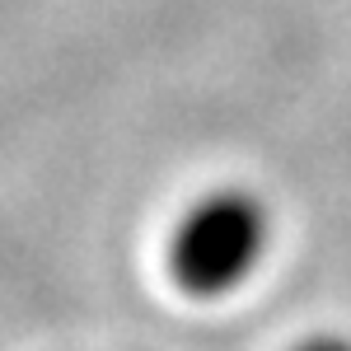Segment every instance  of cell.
Instances as JSON below:
<instances>
[{
    "instance_id": "6da1fadb",
    "label": "cell",
    "mask_w": 351,
    "mask_h": 351,
    "mask_svg": "<svg viewBox=\"0 0 351 351\" xmlns=\"http://www.w3.org/2000/svg\"><path fill=\"white\" fill-rule=\"evenodd\" d=\"M253 211H243L234 202H220V206H206L202 220L188 230L183 239V253H178V267L188 281L197 286H216V281H230V271L239 267L243 258H253Z\"/></svg>"
}]
</instances>
